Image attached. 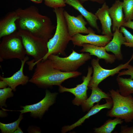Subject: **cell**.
Masks as SVG:
<instances>
[{
    "instance_id": "1",
    "label": "cell",
    "mask_w": 133,
    "mask_h": 133,
    "mask_svg": "<svg viewBox=\"0 0 133 133\" xmlns=\"http://www.w3.org/2000/svg\"><path fill=\"white\" fill-rule=\"evenodd\" d=\"M15 11L19 17L16 21L18 30L27 31L47 43L53 36L55 26L50 18L41 14L36 7L31 5Z\"/></svg>"
},
{
    "instance_id": "2",
    "label": "cell",
    "mask_w": 133,
    "mask_h": 133,
    "mask_svg": "<svg viewBox=\"0 0 133 133\" xmlns=\"http://www.w3.org/2000/svg\"><path fill=\"white\" fill-rule=\"evenodd\" d=\"M35 65L34 72L29 82L40 87L59 86L66 80L82 74L81 72L77 71L66 72L56 69L54 67L51 61L48 58L38 62Z\"/></svg>"
},
{
    "instance_id": "3",
    "label": "cell",
    "mask_w": 133,
    "mask_h": 133,
    "mask_svg": "<svg viewBox=\"0 0 133 133\" xmlns=\"http://www.w3.org/2000/svg\"><path fill=\"white\" fill-rule=\"evenodd\" d=\"M64 9L59 7L54 9L55 14L57 25L54 34L47 43L48 51L42 60L47 59L50 55L61 54L66 56L65 50L72 37L68 32L67 24L64 15Z\"/></svg>"
},
{
    "instance_id": "4",
    "label": "cell",
    "mask_w": 133,
    "mask_h": 133,
    "mask_svg": "<svg viewBox=\"0 0 133 133\" xmlns=\"http://www.w3.org/2000/svg\"><path fill=\"white\" fill-rule=\"evenodd\" d=\"M113 105L108 111L107 116L111 117L121 118L125 122L129 123L133 120V97L130 95L123 96L119 93L118 89H113L109 90Z\"/></svg>"
},
{
    "instance_id": "5",
    "label": "cell",
    "mask_w": 133,
    "mask_h": 133,
    "mask_svg": "<svg viewBox=\"0 0 133 133\" xmlns=\"http://www.w3.org/2000/svg\"><path fill=\"white\" fill-rule=\"evenodd\" d=\"M17 32L22 38L27 54L34 58V61L29 64L31 69L37 63L42 60L48 53L47 43L27 31L18 30Z\"/></svg>"
},
{
    "instance_id": "6",
    "label": "cell",
    "mask_w": 133,
    "mask_h": 133,
    "mask_svg": "<svg viewBox=\"0 0 133 133\" xmlns=\"http://www.w3.org/2000/svg\"><path fill=\"white\" fill-rule=\"evenodd\" d=\"M27 54L22 38L17 32L3 37L0 44V61L17 58L23 60Z\"/></svg>"
},
{
    "instance_id": "7",
    "label": "cell",
    "mask_w": 133,
    "mask_h": 133,
    "mask_svg": "<svg viewBox=\"0 0 133 133\" xmlns=\"http://www.w3.org/2000/svg\"><path fill=\"white\" fill-rule=\"evenodd\" d=\"M91 58L88 53H80L72 50V53L67 57H62L57 55L51 54L47 58L51 61L54 68L63 72H70L77 71Z\"/></svg>"
},
{
    "instance_id": "8",
    "label": "cell",
    "mask_w": 133,
    "mask_h": 133,
    "mask_svg": "<svg viewBox=\"0 0 133 133\" xmlns=\"http://www.w3.org/2000/svg\"><path fill=\"white\" fill-rule=\"evenodd\" d=\"M133 59V53L130 60L126 63L120 64L113 69H106L100 66L99 63V59L98 58L93 59L91 61V65L93 69V74L88 87L91 89L93 88L98 87L99 84L107 77L110 76H113L118 74L120 70L127 69Z\"/></svg>"
},
{
    "instance_id": "9",
    "label": "cell",
    "mask_w": 133,
    "mask_h": 133,
    "mask_svg": "<svg viewBox=\"0 0 133 133\" xmlns=\"http://www.w3.org/2000/svg\"><path fill=\"white\" fill-rule=\"evenodd\" d=\"M45 93V97L40 101L33 104L22 106V109L16 111L22 114L30 112L31 116L41 119L46 111L55 102L58 94L57 92L51 93L47 89L46 90Z\"/></svg>"
},
{
    "instance_id": "10",
    "label": "cell",
    "mask_w": 133,
    "mask_h": 133,
    "mask_svg": "<svg viewBox=\"0 0 133 133\" xmlns=\"http://www.w3.org/2000/svg\"><path fill=\"white\" fill-rule=\"evenodd\" d=\"M87 70L86 76H83L82 77L83 82L81 84L77 85L75 87L68 88L61 85L59 86V91L60 93L69 92L75 96V98L72 101V103L74 105L77 106L81 105L87 98V91L93 73L92 67L88 66Z\"/></svg>"
},
{
    "instance_id": "11",
    "label": "cell",
    "mask_w": 133,
    "mask_h": 133,
    "mask_svg": "<svg viewBox=\"0 0 133 133\" xmlns=\"http://www.w3.org/2000/svg\"><path fill=\"white\" fill-rule=\"evenodd\" d=\"M112 37L105 35L96 34L92 30L86 35L78 33L72 37L71 41L75 46H82L84 44H88L99 47H104L112 39Z\"/></svg>"
},
{
    "instance_id": "12",
    "label": "cell",
    "mask_w": 133,
    "mask_h": 133,
    "mask_svg": "<svg viewBox=\"0 0 133 133\" xmlns=\"http://www.w3.org/2000/svg\"><path fill=\"white\" fill-rule=\"evenodd\" d=\"M63 13L69 33L71 37L78 33L88 34L93 30L86 27L87 22L81 14L77 17L72 16L65 10Z\"/></svg>"
},
{
    "instance_id": "13",
    "label": "cell",
    "mask_w": 133,
    "mask_h": 133,
    "mask_svg": "<svg viewBox=\"0 0 133 133\" xmlns=\"http://www.w3.org/2000/svg\"><path fill=\"white\" fill-rule=\"evenodd\" d=\"M19 17L15 11L9 12L0 20V38L15 32L17 29L16 21Z\"/></svg>"
},
{
    "instance_id": "14",
    "label": "cell",
    "mask_w": 133,
    "mask_h": 133,
    "mask_svg": "<svg viewBox=\"0 0 133 133\" xmlns=\"http://www.w3.org/2000/svg\"><path fill=\"white\" fill-rule=\"evenodd\" d=\"M29 59V57L26 56L23 60H21V65L20 69L11 77L4 78L0 76V80L5 82L8 86L12 88L13 91H16V88L18 85H25L29 82V77L25 75L23 73L25 63Z\"/></svg>"
},
{
    "instance_id": "15",
    "label": "cell",
    "mask_w": 133,
    "mask_h": 133,
    "mask_svg": "<svg viewBox=\"0 0 133 133\" xmlns=\"http://www.w3.org/2000/svg\"><path fill=\"white\" fill-rule=\"evenodd\" d=\"M113 36L112 39L103 47L106 51L113 53L116 59L121 60L123 59V56L121 47L122 45L126 42L125 38L122 33L117 29L114 32Z\"/></svg>"
},
{
    "instance_id": "16",
    "label": "cell",
    "mask_w": 133,
    "mask_h": 133,
    "mask_svg": "<svg viewBox=\"0 0 133 133\" xmlns=\"http://www.w3.org/2000/svg\"><path fill=\"white\" fill-rule=\"evenodd\" d=\"M106 102L105 103L100 104L98 103L94 105L87 114L74 123L70 125L65 126L63 127L62 128V133H65L81 125L86 119L97 114L102 109H111L113 105L112 99H106Z\"/></svg>"
},
{
    "instance_id": "17",
    "label": "cell",
    "mask_w": 133,
    "mask_h": 133,
    "mask_svg": "<svg viewBox=\"0 0 133 133\" xmlns=\"http://www.w3.org/2000/svg\"><path fill=\"white\" fill-rule=\"evenodd\" d=\"M109 7L105 2L99 8L95 14L100 22L101 25L102 34L111 37L113 36L111 30L112 19L108 12Z\"/></svg>"
},
{
    "instance_id": "18",
    "label": "cell",
    "mask_w": 133,
    "mask_h": 133,
    "mask_svg": "<svg viewBox=\"0 0 133 133\" xmlns=\"http://www.w3.org/2000/svg\"><path fill=\"white\" fill-rule=\"evenodd\" d=\"M123 2L116 0L109 8L108 12L112 20V30L114 32L116 29L119 30L126 22L123 13Z\"/></svg>"
},
{
    "instance_id": "19",
    "label": "cell",
    "mask_w": 133,
    "mask_h": 133,
    "mask_svg": "<svg viewBox=\"0 0 133 133\" xmlns=\"http://www.w3.org/2000/svg\"><path fill=\"white\" fill-rule=\"evenodd\" d=\"M80 50L81 52L89 53L91 55H94L99 59H103L106 63L110 64L114 63L116 59L114 54L108 53L103 47H99L88 44H84Z\"/></svg>"
},
{
    "instance_id": "20",
    "label": "cell",
    "mask_w": 133,
    "mask_h": 133,
    "mask_svg": "<svg viewBox=\"0 0 133 133\" xmlns=\"http://www.w3.org/2000/svg\"><path fill=\"white\" fill-rule=\"evenodd\" d=\"M64 0L66 4L72 6L79 11L85 18L89 25L99 32L100 29L97 22L98 19L95 14L86 10L79 0Z\"/></svg>"
},
{
    "instance_id": "21",
    "label": "cell",
    "mask_w": 133,
    "mask_h": 133,
    "mask_svg": "<svg viewBox=\"0 0 133 133\" xmlns=\"http://www.w3.org/2000/svg\"><path fill=\"white\" fill-rule=\"evenodd\" d=\"M92 92L90 97L81 105L83 112L88 111L96 103H98L102 99H111L109 93H106L98 87L91 89Z\"/></svg>"
},
{
    "instance_id": "22",
    "label": "cell",
    "mask_w": 133,
    "mask_h": 133,
    "mask_svg": "<svg viewBox=\"0 0 133 133\" xmlns=\"http://www.w3.org/2000/svg\"><path fill=\"white\" fill-rule=\"evenodd\" d=\"M116 80L119 87L118 90L120 94L127 96L133 94V79L117 76Z\"/></svg>"
},
{
    "instance_id": "23",
    "label": "cell",
    "mask_w": 133,
    "mask_h": 133,
    "mask_svg": "<svg viewBox=\"0 0 133 133\" xmlns=\"http://www.w3.org/2000/svg\"><path fill=\"white\" fill-rule=\"evenodd\" d=\"M124 121L118 118L112 119L107 120L104 124L100 127L94 128V132L96 133H111L118 124H121Z\"/></svg>"
},
{
    "instance_id": "24",
    "label": "cell",
    "mask_w": 133,
    "mask_h": 133,
    "mask_svg": "<svg viewBox=\"0 0 133 133\" xmlns=\"http://www.w3.org/2000/svg\"><path fill=\"white\" fill-rule=\"evenodd\" d=\"M23 118V115L20 113L18 119L15 121L8 124L0 122V129L2 133H12L19 127L21 121Z\"/></svg>"
},
{
    "instance_id": "25",
    "label": "cell",
    "mask_w": 133,
    "mask_h": 133,
    "mask_svg": "<svg viewBox=\"0 0 133 133\" xmlns=\"http://www.w3.org/2000/svg\"><path fill=\"white\" fill-rule=\"evenodd\" d=\"M123 10L126 22L133 19V0H124L123 2Z\"/></svg>"
},
{
    "instance_id": "26",
    "label": "cell",
    "mask_w": 133,
    "mask_h": 133,
    "mask_svg": "<svg viewBox=\"0 0 133 133\" xmlns=\"http://www.w3.org/2000/svg\"><path fill=\"white\" fill-rule=\"evenodd\" d=\"M12 89L10 87H6L0 89V107H7L6 104V100L8 98L13 96Z\"/></svg>"
},
{
    "instance_id": "27",
    "label": "cell",
    "mask_w": 133,
    "mask_h": 133,
    "mask_svg": "<svg viewBox=\"0 0 133 133\" xmlns=\"http://www.w3.org/2000/svg\"><path fill=\"white\" fill-rule=\"evenodd\" d=\"M119 31L124 34L126 39V42L123 45L133 48V35L123 26L121 27Z\"/></svg>"
},
{
    "instance_id": "28",
    "label": "cell",
    "mask_w": 133,
    "mask_h": 133,
    "mask_svg": "<svg viewBox=\"0 0 133 133\" xmlns=\"http://www.w3.org/2000/svg\"><path fill=\"white\" fill-rule=\"evenodd\" d=\"M44 3L47 6L53 9L63 7L66 6V4L64 0H43Z\"/></svg>"
},
{
    "instance_id": "29",
    "label": "cell",
    "mask_w": 133,
    "mask_h": 133,
    "mask_svg": "<svg viewBox=\"0 0 133 133\" xmlns=\"http://www.w3.org/2000/svg\"><path fill=\"white\" fill-rule=\"evenodd\" d=\"M126 70H124L119 72L118 73V76L124 75H130V78L133 79V66L129 64Z\"/></svg>"
},
{
    "instance_id": "30",
    "label": "cell",
    "mask_w": 133,
    "mask_h": 133,
    "mask_svg": "<svg viewBox=\"0 0 133 133\" xmlns=\"http://www.w3.org/2000/svg\"><path fill=\"white\" fill-rule=\"evenodd\" d=\"M120 133H133V127H128L127 126H122L120 128Z\"/></svg>"
},
{
    "instance_id": "31",
    "label": "cell",
    "mask_w": 133,
    "mask_h": 133,
    "mask_svg": "<svg viewBox=\"0 0 133 133\" xmlns=\"http://www.w3.org/2000/svg\"><path fill=\"white\" fill-rule=\"evenodd\" d=\"M28 131L30 133H40L41 130L38 127H30L28 128Z\"/></svg>"
},
{
    "instance_id": "32",
    "label": "cell",
    "mask_w": 133,
    "mask_h": 133,
    "mask_svg": "<svg viewBox=\"0 0 133 133\" xmlns=\"http://www.w3.org/2000/svg\"><path fill=\"white\" fill-rule=\"evenodd\" d=\"M126 27L133 30V21H131L125 22L123 26Z\"/></svg>"
},
{
    "instance_id": "33",
    "label": "cell",
    "mask_w": 133,
    "mask_h": 133,
    "mask_svg": "<svg viewBox=\"0 0 133 133\" xmlns=\"http://www.w3.org/2000/svg\"><path fill=\"white\" fill-rule=\"evenodd\" d=\"M81 3L82 4L85 2L89 1L97 2L100 4H103L105 2V0H79Z\"/></svg>"
},
{
    "instance_id": "34",
    "label": "cell",
    "mask_w": 133,
    "mask_h": 133,
    "mask_svg": "<svg viewBox=\"0 0 133 133\" xmlns=\"http://www.w3.org/2000/svg\"><path fill=\"white\" fill-rule=\"evenodd\" d=\"M8 86L6 83L5 81L0 80V88H4Z\"/></svg>"
},
{
    "instance_id": "35",
    "label": "cell",
    "mask_w": 133,
    "mask_h": 133,
    "mask_svg": "<svg viewBox=\"0 0 133 133\" xmlns=\"http://www.w3.org/2000/svg\"><path fill=\"white\" fill-rule=\"evenodd\" d=\"M14 133H23L21 128L18 127L17 129L14 132Z\"/></svg>"
},
{
    "instance_id": "36",
    "label": "cell",
    "mask_w": 133,
    "mask_h": 133,
    "mask_svg": "<svg viewBox=\"0 0 133 133\" xmlns=\"http://www.w3.org/2000/svg\"><path fill=\"white\" fill-rule=\"evenodd\" d=\"M32 2L36 3L39 4L41 3L43 0H30Z\"/></svg>"
},
{
    "instance_id": "37",
    "label": "cell",
    "mask_w": 133,
    "mask_h": 133,
    "mask_svg": "<svg viewBox=\"0 0 133 133\" xmlns=\"http://www.w3.org/2000/svg\"></svg>"
},
{
    "instance_id": "38",
    "label": "cell",
    "mask_w": 133,
    "mask_h": 133,
    "mask_svg": "<svg viewBox=\"0 0 133 133\" xmlns=\"http://www.w3.org/2000/svg\"></svg>"
}]
</instances>
